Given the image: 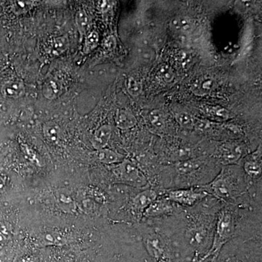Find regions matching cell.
<instances>
[{
    "label": "cell",
    "mask_w": 262,
    "mask_h": 262,
    "mask_svg": "<svg viewBox=\"0 0 262 262\" xmlns=\"http://www.w3.org/2000/svg\"><path fill=\"white\" fill-rule=\"evenodd\" d=\"M242 173L234 168H224L211 182L200 188L219 201L236 204L248 189L247 178Z\"/></svg>",
    "instance_id": "6da1fadb"
},
{
    "label": "cell",
    "mask_w": 262,
    "mask_h": 262,
    "mask_svg": "<svg viewBox=\"0 0 262 262\" xmlns=\"http://www.w3.org/2000/svg\"><path fill=\"white\" fill-rule=\"evenodd\" d=\"M216 214V212L212 213L207 210H203L192 212L186 217L187 227L184 229V238L189 246L196 250L207 247L209 250L213 239Z\"/></svg>",
    "instance_id": "7a4b0ae2"
},
{
    "label": "cell",
    "mask_w": 262,
    "mask_h": 262,
    "mask_svg": "<svg viewBox=\"0 0 262 262\" xmlns=\"http://www.w3.org/2000/svg\"><path fill=\"white\" fill-rule=\"evenodd\" d=\"M237 220L233 208L230 206H224L219 210L215 219L214 231L211 246L208 252L198 262H203L208 258L215 260L223 248L234 238L237 232Z\"/></svg>",
    "instance_id": "3957f363"
},
{
    "label": "cell",
    "mask_w": 262,
    "mask_h": 262,
    "mask_svg": "<svg viewBox=\"0 0 262 262\" xmlns=\"http://www.w3.org/2000/svg\"><path fill=\"white\" fill-rule=\"evenodd\" d=\"M143 246L155 262H171L172 248L165 234L153 227L141 228Z\"/></svg>",
    "instance_id": "277c9868"
},
{
    "label": "cell",
    "mask_w": 262,
    "mask_h": 262,
    "mask_svg": "<svg viewBox=\"0 0 262 262\" xmlns=\"http://www.w3.org/2000/svg\"><path fill=\"white\" fill-rule=\"evenodd\" d=\"M114 175L118 182L130 187L143 189L149 184V181L139 168L128 160H124L113 168Z\"/></svg>",
    "instance_id": "5b68a950"
},
{
    "label": "cell",
    "mask_w": 262,
    "mask_h": 262,
    "mask_svg": "<svg viewBox=\"0 0 262 262\" xmlns=\"http://www.w3.org/2000/svg\"><path fill=\"white\" fill-rule=\"evenodd\" d=\"M208 196L201 188L196 187L169 189L164 195L174 204L184 208H194Z\"/></svg>",
    "instance_id": "8992f818"
},
{
    "label": "cell",
    "mask_w": 262,
    "mask_h": 262,
    "mask_svg": "<svg viewBox=\"0 0 262 262\" xmlns=\"http://www.w3.org/2000/svg\"><path fill=\"white\" fill-rule=\"evenodd\" d=\"M177 206L165 196H158L146 209L143 217L147 219L164 218L173 214L177 209Z\"/></svg>",
    "instance_id": "52a82bcc"
},
{
    "label": "cell",
    "mask_w": 262,
    "mask_h": 262,
    "mask_svg": "<svg viewBox=\"0 0 262 262\" xmlns=\"http://www.w3.org/2000/svg\"><path fill=\"white\" fill-rule=\"evenodd\" d=\"M155 189H146L141 191L131 201V211L136 216H144V213L150 205L158 198Z\"/></svg>",
    "instance_id": "ba28073f"
},
{
    "label": "cell",
    "mask_w": 262,
    "mask_h": 262,
    "mask_svg": "<svg viewBox=\"0 0 262 262\" xmlns=\"http://www.w3.org/2000/svg\"><path fill=\"white\" fill-rule=\"evenodd\" d=\"M243 155L242 146L236 143H226L219 149V158L224 165L237 163Z\"/></svg>",
    "instance_id": "9c48e42d"
},
{
    "label": "cell",
    "mask_w": 262,
    "mask_h": 262,
    "mask_svg": "<svg viewBox=\"0 0 262 262\" xmlns=\"http://www.w3.org/2000/svg\"><path fill=\"white\" fill-rule=\"evenodd\" d=\"M261 149L253 153L244 165V171L251 179H260L261 177Z\"/></svg>",
    "instance_id": "30bf717a"
},
{
    "label": "cell",
    "mask_w": 262,
    "mask_h": 262,
    "mask_svg": "<svg viewBox=\"0 0 262 262\" xmlns=\"http://www.w3.org/2000/svg\"><path fill=\"white\" fill-rule=\"evenodd\" d=\"M112 134H113V129L110 125H103L98 127L91 138V141L93 147L96 150L106 148L108 141L111 139Z\"/></svg>",
    "instance_id": "8fae6325"
},
{
    "label": "cell",
    "mask_w": 262,
    "mask_h": 262,
    "mask_svg": "<svg viewBox=\"0 0 262 262\" xmlns=\"http://www.w3.org/2000/svg\"><path fill=\"white\" fill-rule=\"evenodd\" d=\"M1 92L5 98L17 99L22 97L25 94V86L20 81H8L2 87Z\"/></svg>",
    "instance_id": "7c38bea8"
},
{
    "label": "cell",
    "mask_w": 262,
    "mask_h": 262,
    "mask_svg": "<svg viewBox=\"0 0 262 262\" xmlns=\"http://www.w3.org/2000/svg\"><path fill=\"white\" fill-rule=\"evenodd\" d=\"M95 159L99 163L105 164V165H113L118 164L123 161V157L118 154L113 150L103 149L96 150L94 153Z\"/></svg>",
    "instance_id": "4fadbf2b"
},
{
    "label": "cell",
    "mask_w": 262,
    "mask_h": 262,
    "mask_svg": "<svg viewBox=\"0 0 262 262\" xmlns=\"http://www.w3.org/2000/svg\"><path fill=\"white\" fill-rule=\"evenodd\" d=\"M214 80L211 77H201L195 79L191 86V90L196 96H203L209 94L213 89Z\"/></svg>",
    "instance_id": "5bb4252c"
},
{
    "label": "cell",
    "mask_w": 262,
    "mask_h": 262,
    "mask_svg": "<svg viewBox=\"0 0 262 262\" xmlns=\"http://www.w3.org/2000/svg\"><path fill=\"white\" fill-rule=\"evenodd\" d=\"M115 122L117 127L122 130H128L135 127L137 124V120L136 117L127 110H117Z\"/></svg>",
    "instance_id": "9a60e30c"
},
{
    "label": "cell",
    "mask_w": 262,
    "mask_h": 262,
    "mask_svg": "<svg viewBox=\"0 0 262 262\" xmlns=\"http://www.w3.org/2000/svg\"><path fill=\"white\" fill-rule=\"evenodd\" d=\"M42 95L48 100H54L61 95L62 84L56 78L49 79L42 86Z\"/></svg>",
    "instance_id": "2e32d148"
},
{
    "label": "cell",
    "mask_w": 262,
    "mask_h": 262,
    "mask_svg": "<svg viewBox=\"0 0 262 262\" xmlns=\"http://www.w3.org/2000/svg\"><path fill=\"white\" fill-rule=\"evenodd\" d=\"M75 20L80 37H84L91 27V17L85 10L82 9L76 13Z\"/></svg>",
    "instance_id": "e0dca14e"
},
{
    "label": "cell",
    "mask_w": 262,
    "mask_h": 262,
    "mask_svg": "<svg viewBox=\"0 0 262 262\" xmlns=\"http://www.w3.org/2000/svg\"><path fill=\"white\" fill-rule=\"evenodd\" d=\"M43 135L49 142L57 143L61 137V130L56 122L48 121L42 127Z\"/></svg>",
    "instance_id": "ac0fdd59"
},
{
    "label": "cell",
    "mask_w": 262,
    "mask_h": 262,
    "mask_svg": "<svg viewBox=\"0 0 262 262\" xmlns=\"http://www.w3.org/2000/svg\"><path fill=\"white\" fill-rule=\"evenodd\" d=\"M170 27L174 32L181 34H189L192 32L194 25L192 20L187 17H177L170 21Z\"/></svg>",
    "instance_id": "d6986e66"
},
{
    "label": "cell",
    "mask_w": 262,
    "mask_h": 262,
    "mask_svg": "<svg viewBox=\"0 0 262 262\" xmlns=\"http://www.w3.org/2000/svg\"><path fill=\"white\" fill-rule=\"evenodd\" d=\"M69 46V41L66 37H58L55 38L51 42L50 51L54 56H59L63 52L67 51Z\"/></svg>",
    "instance_id": "ffe728a7"
},
{
    "label": "cell",
    "mask_w": 262,
    "mask_h": 262,
    "mask_svg": "<svg viewBox=\"0 0 262 262\" xmlns=\"http://www.w3.org/2000/svg\"><path fill=\"white\" fill-rule=\"evenodd\" d=\"M149 121L151 125L158 129V130H163L165 125V119L163 113L158 110H152L149 115Z\"/></svg>",
    "instance_id": "44dd1931"
},
{
    "label": "cell",
    "mask_w": 262,
    "mask_h": 262,
    "mask_svg": "<svg viewBox=\"0 0 262 262\" xmlns=\"http://www.w3.org/2000/svg\"><path fill=\"white\" fill-rule=\"evenodd\" d=\"M99 41V35L96 31H92L90 34L86 36L84 39V52L89 53L97 47Z\"/></svg>",
    "instance_id": "7402d4cb"
},
{
    "label": "cell",
    "mask_w": 262,
    "mask_h": 262,
    "mask_svg": "<svg viewBox=\"0 0 262 262\" xmlns=\"http://www.w3.org/2000/svg\"><path fill=\"white\" fill-rule=\"evenodd\" d=\"M176 120L181 126L187 129H192L194 127V120L189 113L180 112L176 114Z\"/></svg>",
    "instance_id": "603a6c76"
},
{
    "label": "cell",
    "mask_w": 262,
    "mask_h": 262,
    "mask_svg": "<svg viewBox=\"0 0 262 262\" xmlns=\"http://www.w3.org/2000/svg\"><path fill=\"white\" fill-rule=\"evenodd\" d=\"M126 89L130 96L137 97L142 91V84L134 77H129L126 81Z\"/></svg>",
    "instance_id": "cb8c5ba5"
},
{
    "label": "cell",
    "mask_w": 262,
    "mask_h": 262,
    "mask_svg": "<svg viewBox=\"0 0 262 262\" xmlns=\"http://www.w3.org/2000/svg\"><path fill=\"white\" fill-rule=\"evenodd\" d=\"M157 75L165 82H170L174 78L173 70L167 64L160 66L157 71Z\"/></svg>",
    "instance_id": "d4e9b609"
},
{
    "label": "cell",
    "mask_w": 262,
    "mask_h": 262,
    "mask_svg": "<svg viewBox=\"0 0 262 262\" xmlns=\"http://www.w3.org/2000/svg\"><path fill=\"white\" fill-rule=\"evenodd\" d=\"M34 2L31 1H16L13 3V10L16 14L21 15L27 13L33 6Z\"/></svg>",
    "instance_id": "484cf974"
},
{
    "label": "cell",
    "mask_w": 262,
    "mask_h": 262,
    "mask_svg": "<svg viewBox=\"0 0 262 262\" xmlns=\"http://www.w3.org/2000/svg\"><path fill=\"white\" fill-rule=\"evenodd\" d=\"M58 202L60 206L64 208H73V200L66 193H59L58 195Z\"/></svg>",
    "instance_id": "4316f807"
},
{
    "label": "cell",
    "mask_w": 262,
    "mask_h": 262,
    "mask_svg": "<svg viewBox=\"0 0 262 262\" xmlns=\"http://www.w3.org/2000/svg\"><path fill=\"white\" fill-rule=\"evenodd\" d=\"M212 116H214L222 120H227L229 118V113L225 108L222 107H213L210 111Z\"/></svg>",
    "instance_id": "83f0119b"
},
{
    "label": "cell",
    "mask_w": 262,
    "mask_h": 262,
    "mask_svg": "<svg viewBox=\"0 0 262 262\" xmlns=\"http://www.w3.org/2000/svg\"><path fill=\"white\" fill-rule=\"evenodd\" d=\"M117 46L116 38L114 36H108L103 42V48L108 52L113 51Z\"/></svg>",
    "instance_id": "f1b7e54d"
},
{
    "label": "cell",
    "mask_w": 262,
    "mask_h": 262,
    "mask_svg": "<svg viewBox=\"0 0 262 262\" xmlns=\"http://www.w3.org/2000/svg\"><path fill=\"white\" fill-rule=\"evenodd\" d=\"M110 6H111V4L108 1H101L98 2V9L101 12L107 11L110 9Z\"/></svg>",
    "instance_id": "f546056e"
},
{
    "label": "cell",
    "mask_w": 262,
    "mask_h": 262,
    "mask_svg": "<svg viewBox=\"0 0 262 262\" xmlns=\"http://www.w3.org/2000/svg\"><path fill=\"white\" fill-rule=\"evenodd\" d=\"M5 236L4 234L2 233V232H0V244H1V242H3V241H5Z\"/></svg>",
    "instance_id": "4dcf8cb0"
},
{
    "label": "cell",
    "mask_w": 262,
    "mask_h": 262,
    "mask_svg": "<svg viewBox=\"0 0 262 262\" xmlns=\"http://www.w3.org/2000/svg\"><path fill=\"white\" fill-rule=\"evenodd\" d=\"M19 262H31L30 260L27 259V258H24V259L20 260Z\"/></svg>",
    "instance_id": "1f68e13d"
}]
</instances>
